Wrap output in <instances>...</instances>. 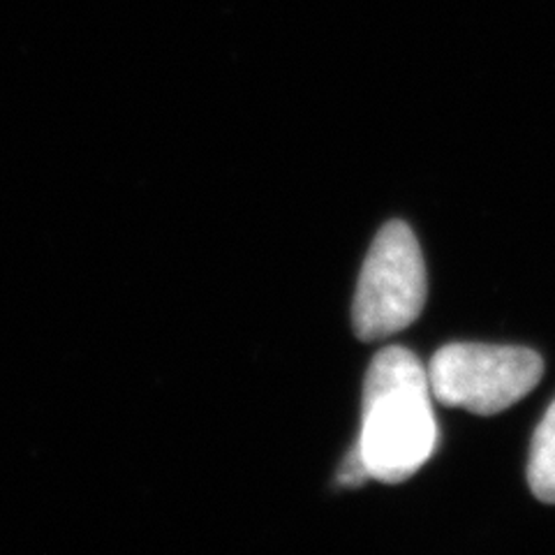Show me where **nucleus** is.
<instances>
[{
    "label": "nucleus",
    "mask_w": 555,
    "mask_h": 555,
    "mask_svg": "<svg viewBox=\"0 0 555 555\" xmlns=\"http://www.w3.org/2000/svg\"><path fill=\"white\" fill-rule=\"evenodd\" d=\"M424 363L405 347L375 354L363 385L359 449L371 479L408 481L438 447V424L430 405Z\"/></svg>",
    "instance_id": "nucleus-1"
},
{
    "label": "nucleus",
    "mask_w": 555,
    "mask_h": 555,
    "mask_svg": "<svg viewBox=\"0 0 555 555\" xmlns=\"http://www.w3.org/2000/svg\"><path fill=\"white\" fill-rule=\"evenodd\" d=\"M542 357L526 347L454 343L428 363L433 398L481 416L498 414L528 396L542 379Z\"/></svg>",
    "instance_id": "nucleus-2"
},
{
    "label": "nucleus",
    "mask_w": 555,
    "mask_h": 555,
    "mask_svg": "<svg viewBox=\"0 0 555 555\" xmlns=\"http://www.w3.org/2000/svg\"><path fill=\"white\" fill-rule=\"evenodd\" d=\"M426 304V267L422 248L405 222L393 220L373 241L363 262L352 308L361 340H385L408 328Z\"/></svg>",
    "instance_id": "nucleus-3"
},
{
    "label": "nucleus",
    "mask_w": 555,
    "mask_h": 555,
    "mask_svg": "<svg viewBox=\"0 0 555 555\" xmlns=\"http://www.w3.org/2000/svg\"><path fill=\"white\" fill-rule=\"evenodd\" d=\"M528 481L537 500L555 505V403L534 430L530 449Z\"/></svg>",
    "instance_id": "nucleus-4"
},
{
    "label": "nucleus",
    "mask_w": 555,
    "mask_h": 555,
    "mask_svg": "<svg viewBox=\"0 0 555 555\" xmlns=\"http://www.w3.org/2000/svg\"><path fill=\"white\" fill-rule=\"evenodd\" d=\"M371 479V473L366 467V461H363V454L359 444H354L350 451H347V456L340 465V473H338V483L340 486H347V489H354V486H361L366 483Z\"/></svg>",
    "instance_id": "nucleus-5"
}]
</instances>
